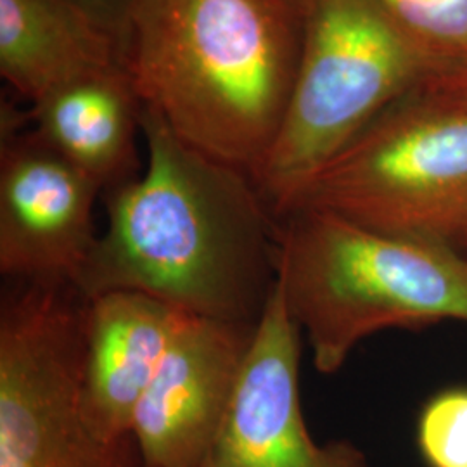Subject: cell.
<instances>
[{
    "instance_id": "6da1fadb",
    "label": "cell",
    "mask_w": 467,
    "mask_h": 467,
    "mask_svg": "<svg viewBox=\"0 0 467 467\" xmlns=\"http://www.w3.org/2000/svg\"><path fill=\"white\" fill-rule=\"evenodd\" d=\"M144 173L104 192L108 225L75 289L134 291L194 317L258 324L275 289V217L250 173L142 108Z\"/></svg>"
},
{
    "instance_id": "7a4b0ae2",
    "label": "cell",
    "mask_w": 467,
    "mask_h": 467,
    "mask_svg": "<svg viewBox=\"0 0 467 467\" xmlns=\"http://www.w3.org/2000/svg\"><path fill=\"white\" fill-rule=\"evenodd\" d=\"M301 38V0H139L123 52L142 108L253 177L279 134Z\"/></svg>"
},
{
    "instance_id": "3957f363",
    "label": "cell",
    "mask_w": 467,
    "mask_h": 467,
    "mask_svg": "<svg viewBox=\"0 0 467 467\" xmlns=\"http://www.w3.org/2000/svg\"><path fill=\"white\" fill-rule=\"evenodd\" d=\"M275 277L324 376L381 331L467 324L462 251L376 233L320 210L275 217Z\"/></svg>"
},
{
    "instance_id": "277c9868",
    "label": "cell",
    "mask_w": 467,
    "mask_h": 467,
    "mask_svg": "<svg viewBox=\"0 0 467 467\" xmlns=\"http://www.w3.org/2000/svg\"><path fill=\"white\" fill-rule=\"evenodd\" d=\"M300 61L279 134L253 175L274 217L430 65L376 0H301Z\"/></svg>"
},
{
    "instance_id": "5b68a950",
    "label": "cell",
    "mask_w": 467,
    "mask_h": 467,
    "mask_svg": "<svg viewBox=\"0 0 467 467\" xmlns=\"http://www.w3.org/2000/svg\"><path fill=\"white\" fill-rule=\"evenodd\" d=\"M295 208L464 253L467 108L409 94L320 168L285 212Z\"/></svg>"
},
{
    "instance_id": "8992f818",
    "label": "cell",
    "mask_w": 467,
    "mask_h": 467,
    "mask_svg": "<svg viewBox=\"0 0 467 467\" xmlns=\"http://www.w3.org/2000/svg\"><path fill=\"white\" fill-rule=\"evenodd\" d=\"M84 303L49 287L0 300V467H148L134 434L104 438L80 409Z\"/></svg>"
},
{
    "instance_id": "52a82bcc",
    "label": "cell",
    "mask_w": 467,
    "mask_h": 467,
    "mask_svg": "<svg viewBox=\"0 0 467 467\" xmlns=\"http://www.w3.org/2000/svg\"><path fill=\"white\" fill-rule=\"evenodd\" d=\"M102 189L35 130H2L0 274L11 283L73 285L98 241Z\"/></svg>"
},
{
    "instance_id": "ba28073f",
    "label": "cell",
    "mask_w": 467,
    "mask_h": 467,
    "mask_svg": "<svg viewBox=\"0 0 467 467\" xmlns=\"http://www.w3.org/2000/svg\"><path fill=\"white\" fill-rule=\"evenodd\" d=\"M300 327L277 284L256 324L225 420L198 467H370L351 440L320 443L301 403Z\"/></svg>"
},
{
    "instance_id": "9c48e42d",
    "label": "cell",
    "mask_w": 467,
    "mask_h": 467,
    "mask_svg": "<svg viewBox=\"0 0 467 467\" xmlns=\"http://www.w3.org/2000/svg\"><path fill=\"white\" fill-rule=\"evenodd\" d=\"M256 324L187 318L137 403L130 433L148 467H198L234 400Z\"/></svg>"
},
{
    "instance_id": "30bf717a",
    "label": "cell",
    "mask_w": 467,
    "mask_h": 467,
    "mask_svg": "<svg viewBox=\"0 0 467 467\" xmlns=\"http://www.w3.org/2000/svg\"><path fill=\"white\" fill-rule=\"evenodd\" d=\"M189 317L134 291L85 300L80 409L96 433H130L137 403Z\"/></svg>"
},
{
    "instance_id": "8fae6325",
    "label": "cell",
    "mask_w": 467,
    "mask_h": 467,
    "mask_svg": "<svg viewBox=\"0 0 467 467\" xmlns=\"http://www.w3.org/2000/svg\"><path fill=\"white\" fill-rule=\"evenodd\" d=\"M127 71L123 42L65 0H0V73L32 104L78 80Z\"/></svg>"
},
{
    "instance_id": "7c38bea8",
    "label": "cell",
    "mask_w": 467,
    "mask_h": 467,
    "mask_svg": "<svg viewBox=\"0 0 467 467\" xmlns=\"http://www.w3.org/2000/svg\"><path fill=\"white\" fill-rule=\"evenodd\" d=\"M142 104L127 71L67 85L32 104L36 135L102 189L137 177Z\"/></svg>"
},
{
    "instance_id": "4fadbf2b",
    "label": "cell",
    "mask_w": 467,
    "mask_h": 467,
    "mask_svg": "<svg viewBox=\"0 0 467 467\" xmlns=\"http://www.w3.org/2000/svg\"><path fill=\"white\" fill-rule=\"evenodd\" d=\"M430 65L419 90L434 92L467 75V0H376Z\"/></svg>"
},
{
    "instance_id": "5bb4252c",
    "label": "cell",
    "mask_w": 467,
    "mask_h": 467,
    "mask_svg": "<svg viewBox=\"0 0 467 467\" xmlns=\"http://www.w3.org/2000/svg\"><path fill=\"white\" fill-rule=\"evenodd\" d=\"M419 453L428 467H467V386L438 391L420 409Z\"/></svg>"
},
{
    "instance_id": "9a60e30c",
    "label": "cell",
    "mask_w": 467,
    "mask_h": 467,
    "mask_svg": "<svg viewBox=\"0 0 467 467\" xmlns=\"http://www.w3.org/2000/svg\"><path fill=\"white\" fill-rule=\"evenodd\" d=\"M92 17L100 26L117 35L123 42L129 17L139 0H65Z\"/></svg>"
},
{
    "instance_id": "2e32d148",
    "label": "cell",
    "mask_w": 467,
    "mask_h": 467,
    "mask_svg": "<svg viewBox=\"0 0 467 467\" xmlns=\"http://www.w3.org/2000/svg\"><path fill=\"white\" fill-rule=\"evenodd\" d=\"M426 94L438 98V99L449 100V102L467 108V75H464L459 80H455V82H451V85L440 88V90L426 92Z\"/></svg>"
},
{
    "instance_id": "e0dca14e",
    "label": "cell",
    "mask_w": 467,
    "mask_h": 467,
    "mask_svg": "<svg viewBox=\"0 0 467 467\" xmlns=\"http://www.w3.org/2000/svg\"><path fill=\"white\" fill-rule=\"evenodd\" d=\"M464 254H466V256H467V246H466V250H464Z\"/></svg>"
}]
</instances>
